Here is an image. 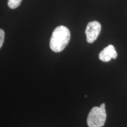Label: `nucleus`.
Here are the masks:
<instances>
[{"label":"nucleus","mask_w":127,"mask_h":127,"mask_svg":"<svg viewBox=\"0 0 127 127\" xmlns=\"http://www.w3.org/2000/svg\"><path fill=\"white\" fill-rule=\"evenodd\" d=\"M71 33L69 29L64 25L55 28L50 41V47L52 51L60 52L65 49L69 43Z\"/></svg>","instance_id":"f257e3e1"},{"label":"nucleus","mask_w":127,"mask_h":127,"mask_svg":"<svg viewBox=\"0 0 127 127\" xmlns=\"http://www.w3.org/2000/svg\"><path fill=\"white\" fill-rule=\"evenodd\" d=\"M106 118L105 105L102 104L99 107H95L91 109L87 118V124L89 127H102L105 124Z\"/></svg>","instance_id":"f03ea898"},{"label":"nucleus","mask_w":127,"mask_h":127,"mask_svg":"<svg viewBox=\"0 0 127 127\" xmlns=\"http://www.w3.org/2000/svg\"><path fill=\"white\" fill-rule=\"evenodd\" d=\"M101 31V25L96 21L90 22L85 30L87 41L90 44L93 43L97 39Z\"/></svg>","instance_id":"7ed1b4c3"},{"label":"nucleus","mask_w":127,"mask_h":127,"mask_svg":"<svg viewBox=\"0 0 127 127\" xmlns=\"http://www.w3.org/2000/svg\"><path fill=\"white\" fill-rule=\"evenodd\" d=\"M118 56L115 47L112 45H109L105 47L99 54V59L103 62L110 61L111 59H115Z\"/></svg>","instance_id":"20e7f679"},{"label":"nucleus","mask_w":127,"mask_h":127,"mask_svg":"<svg viewBox=\"0 0 127 127\" xmlns=\"http://www.w3.org/2000/svg\"><path fill=\"white\" fill-rule=\"evenodd\" d=\"M23 0H8V6L11 9H15L20 6Z\"/></svg>","instance_id":"39448f33"},{"label":"nucleus","mask_w":127,"mask_h":127,"mask_svg":"<svg viewBox=\"0 0 127 127\" xmlns=\"http://www.w3.org/2000/svg\"><path fill=\"white\" fill-rule=\"evenodd\" d=\"M5 38V32L2 29L0 28V49L2 47Z\"/></svg>","instance_id":"423d86ee"}]
</instances>
